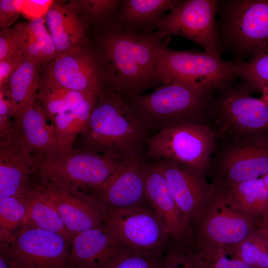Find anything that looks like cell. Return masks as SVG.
<instances>
[{
	"instance_id": "obj_8",
	"label": "cell",
	"mask_w": 268,
	"mask_h": 268,
	"mask_svg": "<svg viewBox=\"0 0 268 268\" xmlns=\"http://www.w3.org/2000/svg\"><path fill=\"white\" fill-rule=\"evenodd\" d=\"M215 135L213 130L199 123L165 129L147 139L148 150L145 157L170 159L204 175L214 149Z\"/></svg>"
},
{
	"instance_id": "obj_25",
	"label": "cell",
	"mask_w": 268,
	"mask_h": 268,
	"mask_svg": "<svg viewBox=\"0 0 268 268\" xmlns=\"http://www.w3.org/2000/svg\"><path fill=\"white\" fill-rule=\"evenodd\" d=\"M98 93L94 94L69 111L56 115L51 123L55 127L61 152L73 149V144L87 127Z\"/></svg>"
},
{
	"instance_id": "obj_36",
	"label": "cell",
	"mask_w": 268,
	"mask_h": 268,
	"mask_svg": "<svg viewBox=\"0 0 268 268\" xmlns=\"http://www.w3.org/2000/svg\"><path fill=\"white\" fill-rule=\"evenodd\" d=\"M14 119V108L9 95L8 89L6 85L0 87V138L1 139H10L14 132L13 122L10 121Z\"/></svg>"
},
{
	"instance_id": "obj_19",
	"label": "cell",
	"mask_w": 268,
	"mask_h": 268,
	"mask_svg": "<svg viewBox=\"0 0 268 268\" xmlns=\"http://www.w3.org/2000/svg\"><path fill=\"white\" fill-rule=\"evenodd\" d=\"M145 195L148 205L165 225L170 239H184L188 224L175 201L168 182L154 163L144 162Z\"/></svg>"
},
{
	"instance_id": "obj_24",
	"label": "cell",
	"mask_w": 268,
	"mask_h": 268,
	"mask_svg": "<svg viewBox=\"0 0 268 268\" xmlns=\"http://www.w3.org/2000/svg\"><path fill=\"white\" fill-rule=\"evenodd\" d=\"M40 66L25 57L6 85L14 106L15 130L18 129L24 114L36 101L41 78Z\"/></svg>"
},
{
	"instance_id": "obj_41",
	"label": "cell",
	"mask_w": 268,
	"mask_h": 268,
	"mask_svg": "<svg viewBox=\"0 0 268 268\" xmlns=\"http://www.w3.org/2000/svg\"><path fill=\"white\" fill-rule=\"evenodd\" d=\"M256 229L259 232L268 234V210L256 219Z\"/></svg>"
},
{
	"instance_id": "obj_5",
	"label": "cell",
	"mask_w": 268,
	"mask_h": 268,
	"mask_svg": "<svg viewBox=\"0 0 268 268\" xmlns=\"http://www.w3.org/2000/svg\"><path fill=\"white\" fill-rule=\"evenodd\" d=\"M213 185L205 203L189 222L184 240L192 245L230 247L256 230V219L242 209L223 189Z\"/></svg>"
},
{
	"instance_id": "obj_33",
	"label": "cell",
	"mask_w": 268,
	"mask_h": 268,
	"mask_svg": "<svg viewBox=\"0 0 268 268\" xmlns=\"http://www.w3.org/2000/svg\"><path fill=\"white\" fill-rule=\"evenodd\" d=\"M162 268H206L183 239H170L163 253Z\"/></svg>"
},
{
	"instance_id": "obj_17",
	"label": "cell",
	"mask_w": 268,
	"mask_h": 268,
	"mask_svg": "<svg viewBox=\"0 0 268 268\" xmlns=\"http://www.w3.org/2000/svg\"><path fill=\"white\" fill-rule=\"evenodd\" d=\"M165 176L175 201L189 225L211 194L213 184L204 175L173 160L161 158L154 162Z\"/></svg>"
},
{
	"instance_id": "obj_10",
	"label": "cell",
	"mask_w": 268,
	"mask_h": 268,
	"mask_svg": "<svg viewBox=\"0 0 268 268\" xmlns=\"http://www.w3.org/2000/svg\"><path fill=\"white\" fill-rule=\"evenodd\" d=\"M104 225L133 249L162 254L170 240L167 229L150 206L104 209Z\"/></svg>"
},
{
	"instance_id": "obj_44",
	"label": "cell",
	"mask_w": 268,
	"mask_h": 268,
	"mask_svg": "<svg viewBox=\"0 0 268 268\" xmlns=\"http://www.w3.org/2000/svg\"><path fill=\"white\" fill-rule=\"evenodd\" d=\"M261 178L268 190V172Z\"/></svg>"
},
{
	"instance_id": "obj_16",
	"label": "cell",
	"mask_w": 268,
	"mask_h": 268,
	"mask_svg": "<svg viewBox=\"0 0 268 268\" xmlns=\"http://www.w3.org/2000/svg\"><path fill=\"white\" fill-rule=\"evenodd\" d=\"M144 162L141 156L122 162L106 180L90 194L104 209L149 206L145 195Z\"/></svg>"
},
{
	"instance_id": "obj_9",
	"label": "cell",
	"mask_w": 268,
	"mask_h": 268,
	"mask_svg": "<svg viewBox=\"0 0 268 268\" xmlns=\"http://www.w3.org/2000/svg\"><path fill=\"white\" fill-rule=\"evenodd\" d=\"M121 162L106 155L73 148L51 159L34 162L32 176L56 178L90 193L102 184Z\"/></svg>"
},
{
	"instance_id": "obj_15",
	"label": "cell",
	"mask_w": 268,
	"mask_h": 268,
	"mask_svg": "<svg viewBox=\"0 0 268 268\" xmlns=\"http://www.w3.org/2000/svg\"><path fill=\"white\" fill-rule=\"evenodd\" d=\"M248 137L225 151L214 184L225 187L262 177L268 172V135Z\"/></svg>"
},
{
	"instance_id": "obj_6",
	"label": "cell",
	"mask_w": 268,
	"mask_h": 268,
	"mask_svg": "<svg viewBox=\"0 0 268 268\" xmlns=\"http://www.w3.org/2000/svg\"><path fill=\"white\" fill-rule=\"evenodd\" d=\"M156 76L162 84L178 82L203 92L230 83L235 64L205 51H180L161 43L157 49Z\"/></svg>"
},
{
	"instance_id": "obj_1",
	"label": "cell",
	"mask_w": 268,
	"mask_h": 268,
	"mask_svg": "<svg viewBox=\"0 0 268 268\" xmlns=\"http://www.w3.org/2000/svg\"><path fill=\"white\" fill-rule=\"evenodd\" d=\"M164 37L158 30L142 34L112 27L98 34L95 50L105 88L127 101L157 85V52Z\"/></svg>"
},
{
	"instance_id": "obj_40",
	"label": "cell",
	"mask_w": 268,
	"mask_h": 268,
	"mask_svg": "<svg viewBox=\"0 0 268 268\" xmlns=\"http://www.w3.org/2000/svg\"><path fill=\"white\" fill-rule=\"evenodd\" d=\"M25 57L20 52L0 61V87L6 85L9 79Z\"/></svg>"
},
{
	"instance_id": "obj_4",
	"label": "cell",
	"mask_w": 268,
	"mask_h": 268,
	"mask_svg": "<svg viewBox=\"0 0 268 268\" xmlns=\"http://www.w3.org/2000/svg\"><path fill=\"white\" fill-rule=\"evenodd\" d=\"M209 93L173 82L126 101L147 131L159 132L183 124L197 123L209 112L212 102Z\"/></svg>"
},
{
	"instance_id": "obj_13",
	"label": "cell",
	"mask_w": 268,
	"mask_h": 268,
	"mask_svg": "<svg viewBox=\"0 0 268 268\" xmlns=\"http://www.w3.org/2000/svg\"><path fill=\"white\" fill-rule=\"evenodd\" d=\"M219 89L220 95L212 102L209 112L223 121L224 131L268 135V104L251 96L243 82Z\"/></svg>"
},
{
	"instance_id": "obj_18",
	"label": "cell",
	"mask_w": 268,
	"mask_h": 268,
	"mask_svg": "<svg viewBox=\"0 0 268 268\" xmlns=\"http://www.w3.org/2000/svg\"><path fill=\"white\" fill-rule=\"evenodd\" d=\"M132 249L104 224L79 233L70 241L71 258L77 268H104Z\"/></svg>"
},
{
	"instance_id": "obj_12",
	"label": "cell",
	"mask_w": 268,
	"mask_h": 268,
	"mask_svg": "<svg viewBox=\"0 0 268 268\" xmlns=\"http://www.w3.org/2000/svg\"><path fill=\"white\" fill-rule=\"evenodd\" d=\"M33 178L56 207L72 237L103 225V208L91 194L56 178Z\"/></svg>"
},
{
	"instance_id": "obj_35",
	"label": "cell",
	"mask_w": 268,
	"mask_h": 268,
	"mask_svg": "<svg viewBox=\"0 0 268 268\" xmlns=\"http://www.w3.org/2000/svg\"><path fill=\"white\" fill-rule=\"evenodd\" d=\"M163 254L150 255L132 249L104 268H162Z\"/></svg>"
},
{
	"instance_id": "obj_27",
	"label": "cell",
	"mask_w": 268,
	"mask_h": 268,
	"mask_svg": "<svg viewBox=\"0 0 268 268\" xmlns=\"http://www.w3.org/2000/svg\"><path fill=\"white\" fill-rule=\"evenodd\" d=\"M95 94L72 90L40 78L36 100L51 121L56 115L71 110Z\"/></svg>"
},
{
	"instance_id": "obj_43",
	"label": "cell",
	"mask_w": 268,
	"mask_h": 268,
	"mask_svg": "<svg viewBox=\"0 0 268 268\" xmlns=\"http://www.w3.org/2000/svg\"><path fill=\"white\" fill-rule=\"evenodd\" d=\"M262 92V96L260 99L264 102L268 104V85L263 88Z\"/></svg>"
},
{
	"instance_id": "obj_37",
	"label": "cell",
	"mask_w": 268,
	"mask_h": 268,
	"mask_svg": "<svg viewBox=\"0 0 268 268\" xmlns=\"http://www.w3.org/2000/svg\"><path fill=\"white\" fill-rule=\"evenodd\" d=\"M28 22L40 41L44 64L51 62L56 57V50L52 36L46 27L45 17H36Z\"/></svg>"
},
{
	"instance_id": "obj_29",
	"label": "cell",
	"mask_w": 268,
	"mask_h": 268,
	"mask_svg": "<svg viewBox=\"0 0 268 268\" xmlns=\"http://www.w3.org/2000/svg\"><path fill=\"white\" fill-rule=\"evenodd\" d=\"M234 63L236 78L250 91H262L268 85V47L259 50L247 61Z\"/></svg>"
},
{
	"instance_id": "obj_39",
	"label": "cell",
	"mask_w": 268,
	"mask_h": 268,
	"mask_svg": "<svg viewBox=\"0 0 268 268\" xmlns=\"http://www.w3.org/2000/svg\"><path fill=\"white\" fill-rule=\"evenodd\" d=\"M20 52L14 26L1 29L0 32V61Z\"/></svg>"
},
{
	"instance_id": "obj_11",
	"label": "cell",
	"mask_w": 268,
	"mask_h": 268,
	"mask_svg": "<svg viewBox=\"0 0 268 268\" xmlns=\"http://www.w3.org/2000/svg\"><path fill=\"white\" fill-rule=\"evenodd\" d=\"M218 0H180L157 23L164 37L175 35L187 38L213 56L222 53L216 27Z\"/></svg>"
},
{
	"instance_id": "obj_2",
	"label": "cell",
	"mask_w": 268,
	"mask_h": 268,
	"mask_svg": "<svg viewBox=\"0 0 268 268\" xmlns=\"http://www.w3.org/2000/svg\"><path fill=\"white\" fill-rule=\"evenodd\" d=\"M147 132L123 98L104 88L98 94L88 124L79 136L76 148L123 162L141 156Z\"/></svg>"
},
{
	"instance_id": "obj_31",
	"label": "cell",
	"mask_w": 268,
	"mask_h": 268,
	"mask_svg": "<svg viewBox=\"0 0 268 268\" xmlns=\"http://www.w3.org/2000/svg\"><path fill=\"white\" fill-rule=\"evenodd\" d=\"M224 248L253 268H268V247L263 235L257 229L240 243Z\"/></svg>"
},
{
	"instance_id": "obj_34",
	"label": "cell",
	"mask_w": 268,
	"mask_h": 268,
	"mask_svg": "<svg viewBox=\"0 0 268 268\" xmlns=\"http://www.w3.org/2000/svg\"><path fill=\"white\" fill-rule=\"evenodd\" d=\"M188 244L206 268H253L234 258L225 248Z\"/></svg>"
},
{
	"instance_id": "obj_28",
	"label": "cell",
	"mask_w": 268,
	"mask_h": 268,
	"mask_svg": "<svg viewBox=\"0 0 268 268\" xmlns=\"http://www.w3.org/2000/svg\"><path fill=\"white\" fill-rule=\"evenodd\" d=\"M219 187L255 219L268 210V190L261 178Z\"/></svg>"
},
{
	"instance_id": "obj_42",
	"label": "cell",
	"mask_w": 268,
	"mask_h": 268,
	"mask_svg": "<svg viewBox=\"0 0 268 268\" xmlns=\"http://www.w3.org/2000/svg\"><path fill=\"white\" fill-rule=\"evenodd\" d=\"M0 268H13L8 262L5 252L2 249L0 251Z\"/></svg>"
},
{
	"instance_id": "obj_3",
	"label": "cell",
	"mask_w": 268,
	"mask_h": 268,
	"mask_svg": "<svg viewBox=\"0 0 268 268\" xmlns=\"http://www.w3.org/2000/svg\"><path fill=\"white\" fill-rule=\"evenodd\" d=\"M216 27L221 52L246 62L268 47V0H218Z\"/></svg>"
},
{
	"instance_id": "obj_32",
	"label": "cell",
	"mask_w": 268,
	"mask_h": 268,
	"mask_svg": "<svg viewBox=\"0 0 268 268\" xmlns=\"http://www.w3.org/2000/svg\"><path fill=\"white\" fill-rule=\"evenodd\" d=\"M123 0H80L71 2L82 13L84 19L102 28V32L112 25Z\"/></svg>"
},
{
	"instance_id": "obj_20",
	"label": "cell",
	"mask_w": 268,
	"mask_h": 268,
	"mask_svg": "<svg viewBox=\"0 0 268 268\" xmlns=\"http://www.w3.org/2000/svg\"><path fill=\"white\" fill-rule=\"evenodd\" d=\"M33 159L23 147L19 132L0 140V197L25 194L32 184Z\"/></svg>"
},
{
	"instance_id": "obj_22",
	"label": "cell",
	"mask_w": 268,
	"mask_h": 268,
	"mask_svg": "<svg viewBox=\"0 0 268 268\" xmlns=\"http://www.w3.org/2000/svg\"><path fill=\"white\" fill-rule=\"evenodd\" d=\"M180 0H123L110 27L127 31L149 33L158 22Z\"/></svg>"
},
{
	"instance_id": "obj_38",
	"label": "cell",
	"mask_w": 268,
	"mask_h": 268,
	"mask_svg": "<svg viewBox=\"0 0 268 268\" xmlns=\"http://www.w3.org/2000/svg\"><path fill=\"white\" fill-rule=\"evenodd\" d=\"M21 0H0V27L1 29L10 28L17 18L24 3Z\"/></svg>"
},
{
	"instance_id": "obj_45",
	"label": "cell",
	"mask_w": 268,
	"mask_h": 268,
	"mask_svg": "<svg viewBox=\"0 0 268 268\" xmlns=\"http://www.w3.org/2000/svg\"><path fill=\"white\" fill-rule=\"evenodd\" d=\"M260 233L263 235V236H264V238H265V239L266 240V242L267 243L268 247V234L263 233H261V232H260Z\"/></svg>"
},
{
	"instance_id": "obj_23",
	"label": "cell",
	"mask_w": 268,
	"mask_h": 268,
	"mask_svg": "<svg viewBox=\"0 0 268 268\" xmlns=\"http://www.w3.org/2000/svg\"><path fill=\"white\" fill-rule=\"evenodd\" d=\"M45 19L55 44L56 56L84 46L86 23L77 17L72 8L52 2L46 11Z\"/></svg>"
},
{
	"instance_id": "obj_26",
	"label": "cell",
	"mask_w": 268,
	"mask_h": 268,
	"mask_svg": "<svg viewBox=\"0 0 268 268\" xmlns=\"http://www.w3.org/2000/svg\"><path fill=\"white\" fill-rule=\"evenodd\" d=\"M32 181L31 187L25 193L27 206L25 218L38 227L60 234L71 241L72 236L56 207L35 181Z\"/></svg>"
},
{
	"instance_id": "obj_30",
	"label": "cell",
	"mask_w": 268,
	"mask_h": 268,
	"mask_svg": "<svg viewBox=\"0 0 268 268\" xmlns=\"http://www.w3.org/2000/svg\"><path fill=\"white\" fill-rule=\"evenodd\" d=\"M25 194L0 197V244L8 241L16 233L27 213Z\"/></svg>"
},
{
	"instance_id": "obj_21",
	"label": "cell",
	"mask_w": 268,
	"mask_h": 268,
	"mask_svg": "<svg viewBox=\"0 0 268 268\" xmlns=\"http://www.w3.org/2000/svg\"><path fill=\"white\" fill-rule=\"evenodd\" d=\"M36 100L22 117L18 129L20 141L34 162L55 157L61 152L53 123Z\"/></svg>"
},
{
	"instance_id": "obj_14",
	"label": "cell",
	"mask_w": 268,
	"mask_h": 268,
	"mask_svg": "<svg viewBox=\"0 0 268 268\" xmlns=\"http://www.w3.org/2000/svg\"><path fill=\"white\" fill-rule=\"evenodd\" d=\"M41 79L81 92L98 93L105 88L99 56L95 49L84 46L57 56Z\"/></svg>"
},
{
	"instance_id": "obj_7",
	"label": "cell",
	"mask_w": 268,
	"mask_h": 268,
	"mask_svg": "<svg viewBox=\"0 0 268 268\" xmlns=\"http://www.w3.org/2000/svg\"><path fill=\"white\" fill-rule=\"evenodd\" d=\"M0 249L13 268H77L71 258L70 240L25 218Z\"/></svg>"
}]
</instances>
